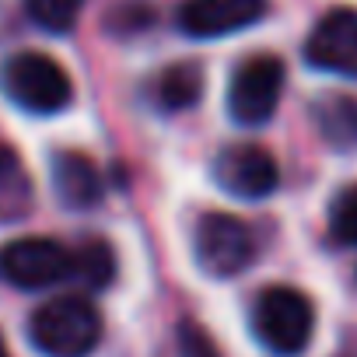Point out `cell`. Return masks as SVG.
I'll return each mask as SVG.
<instances>
[{
	"label": "cell",
	"mask_w": 357,
	"mask_h": 357,
	"mask_svg": "<svg viewBox=\"0 0 357 357\" xmlns=\"http://www.w3.org/2000/svg\"><path fill=\"white\" fill-rule=\"evenodd\" d=\"M312 119L319 137L333 151H357V98L350 95H322L312 105Z\"/></svg>",
	"instance_id": "7c38bea8"
},
{
	"label": "cell",
	"mask_w": 357,
	"mask_h": 357,
	"mask_svg": "<svg viewBox=\"0 0 357 357\" xmlns=\"http://www.w3.org/2000/svg\"><path fill=\"white\" fill-rule=\"evenodd\" d=\"M88 0H25V15L32 18V25H39L43 32H53V36H67L81 11H84Z\"/></svg>",
	"instance_id": "9a60e30c"
},
{
	"label": "cell",
	"mask_w": 357,
	"mask_h": 357,
	"mask_svg": "<svg viewBox=\"0 0 357 357\" xmlns=\"http://www.w3.org/2000/svg\"><path fill=\"white\" fill-rule=\"evenodd\" d=\"M200 95H204V70L200 63L190 60L165 67L151 84V102L161 112H186L200 102Z\"/></svg>",
	"instance_id": "8fae6325"
},
{
	"label": "cell",
	"mask_w": 357,
	"mask_h": 357,
	"mask_svg": "<svg viewBox=\"0 0 357 357\" xmlns=\"http://www.w3.org/2000/svg\"><path fill=\"white\" fill-rule=\"evenodd\" d=\"M178 357H221V350L200 322H183L178 326Z\"/></svg>",
	"instance_id": "e0dca14e"
},
{
	"label": "cell",
	"mask_w": 357,
	"mask_h": 357,
	"mask_svg": "<svg viewBox=\"0 0 357 357\" xmlns=\"http://www.w3.org/2000/svg\"><path fill=\"white\" fill-rule=\"evenodd\" d=\"M50 178H53V193L70 211H91L105 197L98 165L81 151H56L50 165Z\"/></svg>",
	"instance_id": "30bf717a"
},
{
	"label": "cell",
	"mask_w": 357,
	"mask_h": 357,
	"mask_svg": "<svg viewBox=\"0 0 357 357\" xmlns=\"http://www.w3.org/2000/svg\"><path fill=\"white\" fill-rule=\"evenodd\" d=\"M305 63L322 74L357 77V8L326 11L305 39Z\"/></svg>",
	"instance_id": "ba28073f"
},
{
	"label": "cell",
	"mask_w": 357,
	"mask_h": 357,
	"mask_svg": "<svg viewBox=\"0 0 357 357\" xmlns=\"http://www.w3.org/2000/svg\"><path fill=\"white\" fill-rule=\"evenodd\" d=\"M0 357H11V350H8V340H4V333H0Z\"/></svg>",
	"instance_id": "ac0fdd59"
},
{
	"label": "cell",
	"mask_w": 357,
	"mask_h": 357,
	"mask_svg": "<svg viewBox=\"0 0 357 357\" xmlns=\"http://www.w3.org/2000/svg\"><path fill=\"white\" fill-rule=\"evenodd\" d=\"M214 183L238 200H266L280 186V165L259 144H231L214 158Z\"/></svg>",
	"instance_id": "52a82bcc"
},
{
	"label": "cell",
	"mask_w": 357,
	"mask_h": 357,
	"mask_svg": "<svg viewBox=\"0 0 357 357\" xmlns=\"http://www.w3.org/2000/svg\"><path fill=\"white\" fill-rule=\"evenodd\" d=\"M32 207V178L22 158L0 144V221H18Z\"/></svg>",
	"instance_id": "4fadbf2b"
},
{
	"label": "cell",
	"mask_w": 357,
	"mask_h": 357,
	"mask_svg": "<svg viewBox=\"0 0 357 357\" xmlns=\"http://www.w3.org/2000/svg\"><path fill=\"white\" fill-rule=\"evenodd\" d=\"M270 0H183L175 25L190 39H225L263 22Z\"/></svg>",
	"instance_id": "9c48e42d"
},
{
	"label": "cell",
	"mask_w": 357,
	"mask_h": 357,
	"mask_svg": "<svg viewBox=\"0 0 357 357\" xmlns=\"http://www.w3.org/2000/svg\"><path fill=\"white\" fill-rule=\"evenodd\" d=\"M0 91L15 109L32 116H53L74 102V81L67 67L36 50L15 53L0 63Z\"/></svg>",
	"instance_id": "3957f363"
},
{
	"label": "cell",
	"mask_w": 357,
	"mask_h": 357,
	"mask_svg": "<svg viewBox=\"0 0 357 357\" xmlns=\"http://www.w3.org/2000/svg\"><path fill=\"white\" fill-rule=\"evenodd\" d=\"M70 277L88 287H109L116 280V252L105 238H84L81 249H70Z\"/></svg>",
	"instance_id": "5bb4252c"
},
{
	"label": "cell",
	"mask_w": 357,
	"mask_h": 357,
	"mask_svg": "<svg viewBox=\"0 0 357 357\" xmlns=\"http://www.w3.org/2000/svg\"><path fill=\"white\" fill-rule=\"evenodd\" d=\"M249 329L263 350H270L277 357H298L312 343L315 305L298 287H287V284L263 287L252 301Z\"/></svg>",
	"instance_id": "7a4b0ae2"
},
{
	"label": "cell",
	"mask_w": 357,
	"mask_h": 357,
	"mask_svg": "<svg viewBox=\"0 0 357 357\" xmlns=\"http://www.w3.org/2000/svg\"><path fill=\"white\" fill-rule=\"evenodd\" d=\"M193 256L207 277L231 280L256 259V238L242 218L225 214V211H211L197 221Z\"/></svg>",
	"instance_id": "5b68a950"
},
{
	"label": "cell",
	"mask_w": 357,
	"mask_h": 357,
	"mask_svg": "<svg viewBox=\"0 0 357 357\" xmlns=\"http://www.w3.org/2000/svg\"><path fill=\"white\" fill-rule=\"evenodd\" d=\"M287 67L273 53H256L242 60L228 81V116L238 126H263L273 119L284 95Z\"/></svg>",
	"instance_id": "277c9868"
},
{
	"label": "cell",
	"mask_w": 357,
	"mask_h": 357,
	"mask_svg": "<svg viewBox=\"0 0 357 357\" xmlns=\"http://www.w3.org/2000/svg\"><path fill=\"white\" fill-rule=\"evenodd\" d=\"M0 277L22 291H43L70 277V249L50 235H25L0 249Z\"/></svg>",
	"instance_id": "8992f818"
},
{
	"label": "cell",
	"mask_w": 357,
	"mask_h": 357,
	"mask_svg": "<svg viewBox=\"0 0 357 357\" xmlns=\"http://www.w3.org/2000/svg\"><path fill=\"white\" fill-rule=\"evenodd\" d=\"M329 238L343 249H357V183L343 186L329 204Z\"/></svg>",
	"instance_id": "2e32d148"
},
{
	"label": "cell",
	"mask_w": 357,
	"mask_h": 357,
	"mask_svg": "<svg viewBox=\"0 0 357 357\" xmlns=\"http://www.w3.org/2000/svg\"><path fill=\"white\" fill-rule=\"evenodd\" d=\"M29 340L43 357H91L102 343V315L88 298L60 294L29 315Z\"/></svg>",
	"instance_id": "6da1fadb"
}]
</instances>
